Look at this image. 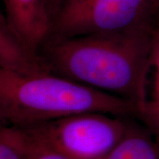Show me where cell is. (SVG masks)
I'll return each instance as SVG.
<instances>
[{"label":"cell","instance_id":"6da1fadb","mask_svg":"<svg viewBox=\"0 0 159 159\" xmlns=\"http://www.w3.org/2000/svg\"><path fill=\"white\" fill-rule=\"evenodd\" d=\"M154 28L46 41L40 51L54 74L127 99L139 111Z\"/></svg>","mask_w":159,"mask_h":159},{"label":"cell","instance_id":"7a4b0ae2","mask_svg":"<svg viewBox=\"0 0 159 159\" xmlns=\"http://www.w3.org/2000/svg\"><path fill=\"white\" fill-rule=\"evenodd\" d=\"M86 112L137 117L133 102L54 73L18 75L0 69L2 125L25 128Z\"/></svg>","mask_w":159,"mask_h":159},{"label":"cell","instance_id":"3957f363","mask_svg":"<svg viewBox=\"0 0 159 159\" xmlns=\"http://www.w3.org/2000/svg\"><path fill=\"white\" fill-rule=\"evenodd\" d=\"M158 16L159 0H66L46 41L150 27Z\"/></svg>","mask_w":159,"mask_h":159},{"label":"cell","instance_id":"277c9868","mask_svg":"<svg viewBox=\"0 0 159 159\" xmlns=\"http://www.w3.org/2000/svg\"><path fill=\"white\" fill-rule=\"evenodd\" d=\"M124 117L86 112L23 128L67 159H105L126 134Z\"/></svg>","mask_w":159,"mask_h":159},{"label":"cell","instance_id":"5b68a950","mask_svg":"<svg viewBox=\"0 0 159 159\" xmlns=\"http://www.w3.org/2000/svg\"><path fill=\"white\" fill-rule=\"evenodd\" d=\"M4 17L14 32L29 46L40 51L51 27L46 0H2Z\"/></svg>","mask_w":159,"mask_h":159},{"label":"cell","instance_id":"8992f818","mask_svg":"<svg viewBox=\"0 0 159 159\" xmlns=\"http://www.w3.org/2000/svg\"><path fill=\"white\" fill-rule=\"evenodd\" d=\"M0 69L24 76L53 73L41 51L25 43L3 14L0 17Z\"/></svg>","mask_w":159,"mask_h":159},{"label":"cell","instance_id":"52a82bcc","mask_svg":"<svg viewBox=\"0 0 159 159\" xmlns=\"http://www.w3.org/2000/svg\"><path fill=\"white\" fill-rule=\"evenodd\" d=\"M138 118L153 134L159 132V16L154 28Z\"/></svg>","mask_w":159,"mask_h":159},{"label":"cell","instance_id":"ba28073f","mask_svg":"<svg viewBox=\"0 0 159 159\" xmlns=\"http://www.w3.org/2000/svg\"><path fill=\"white\" fill-rule=\"evenodd\" d=\"M105 159H159L153 134L131 125L125 137Z\"/></svg>","mask_w":159,"mask_h":159},{"label":"cell","instance_id":"9c48e42d","mask_svg":"<svg viewBox=\"0 0 159 159\" xmlns=\"http://www.w3.org/2000/svg\"><path fill=\"white\" fill-rule=\"evenodd\" d=\"M0 159H28V139L22 128L1 125Z\"/></svg>","mask_w":159,"mask_h":159},{"label":"cell","instance_id":"30bf717a","mask_svg":"<svg viewBox=\"0 0 159 159\" xmlns=\"http://www.w3.org/2000/svg\"><path fill=\"white\" fill-rule=\"evenodd\" d=\"M25 133L28 139V159H67L35 139L27 131Z\"/></svg>","mask_w":159,"mask_h":159},{"label":"cell","instance_id":"8fae6325","mask_svg":"<svg viewBox=\"0 0 159 159\" xmlns=\"http://www.w3.org/2000/svg\"><path fill=\"white\" fill-rule=\"evenodd\" d=\"M66 1V0H46L48 11H49L51 19V22H52L54 17L57 15V11H59V9L61 8V6L64 5V3Z\"/></svg>","mask_w":159,"mask_h":159},{"label":"cell","instance_id":"7c38bea8","mask_svg":"<svg viewBox=\"0 0 159 159\" xmlns=\"http://www.w3.org/2000/svg\"><path fill=\"white\" fill-rule=\"evenodd\" d=\"M153 135L155 137V140H156V142H157V145H158L159 147V132H157V134H155Z\"/></svg>","mask_w":159,"mask_h":159}]
</instances>
